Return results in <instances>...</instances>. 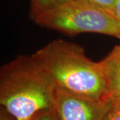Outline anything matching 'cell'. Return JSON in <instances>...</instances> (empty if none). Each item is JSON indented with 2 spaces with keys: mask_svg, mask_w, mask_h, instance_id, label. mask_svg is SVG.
Returning <instances> with one entry per match:
<instances>
[{
  "mask_svg": "<svg viewBox=\"0 0 120 120\" xmlns=\"http://www.w3.org/2000/svg\"><path fill=\"white\" fill-rule=\"evenodd\" d=\"M32 56L56 90L87 98L106 99L107 83L101 61L90 60L79 45L56 39Z\"/></svg>",
  "mask_w": 120,
  "mask_h": 120,
  "instance_id": "6da1fadb",
  "label": "cell"
},
{
  "mask_svg": "<svg viewBox=\"0 0 120 120\" xmlns=\"http://www.w3.org/2000/svg\"><path fill=\"white\" fill-rule=\"evenodd\" d=\"M56 89L33 56H19L1 67L0 103L16 120H31L54 107Z\"/></svg>",
  "mask_w": 120,
  "mask_h": 120,
  "instance_id": "7a4b0ae2",
  "label": "cell"
},
{
  "mask_svg": "<svg viewBox=\"0 0 120 120\" xmlns=\"http://www.w3.org/2000/svg\"><path fill=\"white\" fill-rule=\"evenodd\" d=\"M32 19L39 26L68 35L96 33L120 39L117 18L85 0H58Z\"/></svg>",
  "mask_w": 120,
  "mask_h": 120,
  "instance_id": "3957f363",
  "label": "cell"
},
{
  "mask_svg": "<svg viewBox=\"0 0 120 120\" xmlns=\"http://www.w3.org/2000/svg\"><path fill=\"white\" fill-rule=\"evenodd\" d=\"M110 99H94L56 90L53 112L57 120H103Z\"/></svg>",
  "mask_w": 120,
  "mask_h": 120,
  "instance_id": "277c9868",
  "label": "cell"
},
{
  "mask_svg": "<svg viewBox=\"0 0 120 120\" xmlns=\"http://www.w3.org/2000/svg\"><path fill=\"white\" fill-rule=\"evenodd\" d=\"M101 61L107 83L106 98L120 100V44Z\"/></svg>",
  "mask_w": 120,
  "mask_h": 120,
  "instance_id": "5b68a950",
  "label": "cell"
},
{
  "mask_svg": "<svg viewBox=\"0 0 120 120\" xmlns=\"http://www.w3.org/2000/svg\"><path fill=\"white\" fill-rule=\"evenodd\" d=\"M58 0H30V17L32 19L36 15L52 7Z\"/></svg>",
  "mask_w": 120,
  "mask_h": 120,
  "instance_id": "8992f818",
  "label": "cell"
},
{
  "mask_svg": "<svg viewBox=\"0 0 120 120\" xmlns=\"http://www.w3.org/2000/svg\"><path fill=\"white\" fill-rule=\"evenodd\" d=\"M111 100L112 105L103 120H120V100Z\"/></svg>",
  "mask_w": 120,
  "mask_h": 120,
  "instance_id": "52a82bcc",
  "label": "cell"
},
{
  "mask_svg": "<svg viewBox=\"0 0 120 120\" xmlns=\"http://www.w3.org/2000/svg\"><path fill=\"white\" fill-rule=\"evenodd\" d=\"M91 4L95 5L113 15L117 0H85Z\"/></svg>",
  "mask_w": 120,
  "mask_h": 120,
  "instance_id": "ba28073f",
  "label": "cell"
},
{
  "mask_svg": "<svg viewBox=\"0 0 120 120\" xmlns=\"http://www.w3.org/2000/svg\"><path fill=\"white\" fill-rule=\"evenodd\" d=\"M31 120H57L53 109L43 110L38 112Z\"/></svg>",
  "mask_w": 120,
  "mask_h": 120,
  "instance_id": "9c48e42d",
  "label": "cell"
},
{
  "mask_svg": "<svg viewBox=\"0 0 120 120\" xmlns=\"http://www.w3.org/2000/svg\"><path fill=\"white\" fill-rule=\"evenodd\" d=\"M0 120H16L11 114H10L4 107L1 109Z\"/></svg>",
  "mask_w": 120,
  "mask_h": 120,
  "instance_id": "30bf717a",
  "label": "cell"
},
{
  "mask_svg": "<svg viewBox=\"0 0 120 120\" xmlns=\"http://www.w3.org/2000/svg\"><path fill=\"white\" fill-rule=\"evenodd\" d=\"M113 15L120 22V0H117V3H116V7L114 9Z\"/></svg>",
  "mask_w": 120,
  "mask_h": 120,
  "instance_id": "8fae6325",
  "label": "cell"
}]
</instances>
